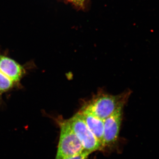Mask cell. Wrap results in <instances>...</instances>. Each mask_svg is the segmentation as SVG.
Segmentation results:
<instances>
[{
    "mask_svg": "<svg viewBox=\"0 0 159 159\" xmlns=\"http://www.w3.org/2000/svg\"><path fill=\"white\" fill-rule=\"evenodd\" d=\"M74 2H76L78 4H81L84 2V0H73Z\"/></svg>",
    "mask_w": 159,
    "mask_h": 159,
    "instance_id": "obj_9",
    "label": "cell"
},
{
    "mask_svg": "<svg viewBox=\"0 0 159 159\" xmlns=\"http://www.w3.org/2000/svg\"><path fill=\"white\" fill-rule=\"evenodd\" d=\"M123 108H119L104 120L102 149L112 147L119 138Z\"/></svg>",
    "mask_w": 159,
    "mask_h": 159,
    "instance_id": "obj_4",
    "label": "cell"
},
{
    "mask_svg": "<svg viewBox=\"0 0 159 159\" xmlns=\"http://www.w3.org/2000/svg\"><path fill=\"white\" fill-rule=\"evenodd\" d=\"M78 113L84 120L89 129L97 138L98 142L102 146V149L104 120L83 110H80Z\"/></svg>",
    "mask_w": 159,
    "mask_h": 159,
    "instance_id": "obj_6",
    "label": "cell"
},
{
    "mask_svg": "<svg viewBox=\"0 0 159 159\" xmlns=\"http://www.w3.org/2000/svg\"><path fill=\"white\" fill-rule=\"evenodd\" d=\"M130 93V91L117 95L99 93L87 102L81 109L104 120L119 109L123 108Z\"/></svg>",
    "mask_w": 159,
    "mask_h": 159,
    "instance_id": "obj_1",
    "label": "cell"
},
{
    "mask_svg": "<svg viewBox=\"0 0 159 159\" xmlns=\"http://www.w3.org/2000/svg\"><path fill=\"white\" fill-rule=\"evenodd\" d=\"M90 154L89 153V152L84 151L81 153L66 159H88Z\"/></svg>",
    "mask_w": 159,
    "mask_h": 159,
    "instance_id": "obj_8",
    "label": "cell"
},
{
    "mask_svg": "<svg viewBox=\"0 0 159 159\" xmlns=\"http://www.w3.org/2000/svg\"><path fill=\"white\" fill-rule=\"evenodd\" d=\"M60 128V137L55 159H66L84 151L80 141L73 131L68 120L55 119Z\"/></svg>",
    "mask_w": 159,
    "mask_h": 159,
    "instance_id": "obj_2",
    "label": "cell"
},
{
    "mask_svg": "<svg viewBox=\"0 0 159 159\" xmlns=\"http://www.w3.org/2000/svg\"><path fill=\"white\" fill-rule=\"evenodd\" d=\"M16 86L13 81L0 71V96L11 90Z\"/></svg>",
    "mask_w": 159,
    "mask_h": 159,
    "instance_id": "obj_7",
    "label": "cell"
},
{
    "mask_svg": "<svg viewBox=\"0 0 159 159\" xmlns=\"http://www.w3.org/2000/svg\"><path fill=\"white\" fill-rule=\"evenodd\" d=\"M73 131L80 141L84 150L90 154L102 149V146L79 113L68 119Z\"/></svg>",
    "mask_w": 159,
    "mask_h": 159,
    "instance_id": "obj_3",
    "label": "cell"
},
{
    "mask_svg": "<svg viewBox=\"0 0 159 159\" xmlns=\"http://www.w3.org/2000/svg\"><path fill=\"white\" fill-rule=\"evenodd\" d=\"M0 71L9 78L16 86L19 85L21 80L25 76V67L14 59L0 54Z\"/></svg>",
    "mask_w": 159,
    "mask_h": 159,
    "instance_id": "obj_5",
    "label": "cell"
}]
</instances>
